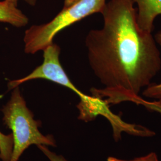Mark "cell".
<instances>
[{
	"mask_svg": "<svg viewBox=\"0 0 161 161\" xmlns=\"http://www.w3.org/2000/svg\"><path fill=\"white\" fill-rule=\"evenodd\" d=\"M101 14L102 28L90 31L85 43L90 66L104 88L90 92L116 104L152 84L161 70V53L152 33L139 27L132 0H110Z\"/></svg>",
	"mask_w": 161,
	"mask_h": 161,
	"instance_id": "cell-1",
	"label": "cell"
},
{
	"mask_svg": "<svg viewBox=\"0 0 161 161\" xmlns=\"http://www.w3.org/2000/svg\"><path fill=\"white\" fill-rule=\"evenodd\" d=\"M1 111L4 124L12 131L13 148L10 161H18L24 151L32 144L56 146L52 136H44L40 131L41 122L34 119L19 86L12 90L10 100Z\"/></svg>",
	"mask_w": 161,
	"mask_h": 161,
	"instance_id": "cell-2",
	"label": "cell"
},
{
	"mask_svg": "<svg viewBox=\"0 0 161 161\" xmlns=\"http://www.w3.org/2000/svg\"><path fill=\"white\" fill-rule=\"evenodd\" d=\"M106 0H78L63 10L51 21L33 25L26 29L23 38L25 52L34 54L53 43L55 36L63 29L92 14L103 10Z\"/></svg>",
	"mask_w": 161,
	"mask_h": 161,
	"instance_id": "cell-3",
	"label": "cell"
},
{
	"mask_svg": "<svg viewBox=\"0 0 161 161\" xmlns=\"http://www.w3.org/2000/svg\"><path fill=\"white\" fill-rule=\"evenodd\" d=\"M60 48L54 42L43 50L44 60L29 75L18 79L10 80L8 83V88L12 90L16 86L23 84L29 80L42 79L50 80L54 83L65 86L76 93L80 101L77 108L80 111L78 118L86 120L94 114L100 103V99L94 96H89L81 92L71 82L64 70L60 62Z\"/></svg>",
	"mask_w": 161,
	"mask_h": 161,
	"instance_id": "cell-4",
	"label": "cell"
},
{
	"mask_svg": "<svg viewBox=\"0 0 161 161\" xmlns=\"http://www.w3.org/2000/svg\"><path fill=\"white\" fill-rule=\"evenodd\" d=\"M137 6V22L145 32L152 33L156 18L161 15V0H132ZM157 44L161 47V31L155 36Z\"/></svg>",
	"mask_w": 161,
	"mask_h": 161,
	"instance_id": "cell-5",
	"label": "cell"
},
{
	"mask_svg": "<svg viewBox=\"0 0 161 161\" xmlns=\"http://www.w3.org/2000/svg\"><path fill=\"white\" fill-rule=\"evenodd\" d=\"M29 22L23 12L4 0L0 1V22L8 23L17 28L25 26Z\"/></svg>",
	"mask_w": 161,
	"mask_h": 161,
	"instance_id": "cell-6",
	"label": "cell"
},
{
	"mask_svg": "<svg viewBox=\"0 0 161 161\" xmlns=\"http://www.w3.org/2000/svg\"><path fill=\"white\" fill-rule=\"evenodd\" d=\"M13 148L12 134L6 135L0 131L1 159L2 161H10Z\"/></svg>",
	"mask_w": 161,
	"mask_h": 161,
	"instance_id": "cell-7",
	"label": "cell"
},
{
	"mask_svg": "<svg viewBox=\"0 0 161 161\" xmlns=\"http://www.w3.org/2000/svg\"><path fill=\"white\" fill-rule=\"evenodd\" d=\"M146 97L161 100V82L158 84H151L144 88L142 92Z\"/></svg>",
	"mask_w": 161,
	"mask_h": 161,
	"instance_id": "cell-8",
	"label": "cell"
},
{
	"mask_svg": "<svg viewBox=\"0 0 161 161\" xmlns=\"http://www.w3.org/2000/svg\"><path fill=\"white\" fill-rule=\"evenodd\" d=\"M37 147L50 161H68L62 156L58 155L56 153L50 151L47 146L39 145L37 146Z\"/></svg>",
	"mask_w": 161,
	"mask_h": 161,
	"instance_id": "cell-9",
	"label": "cell"
},
{
	"mask_svg": "<svg viewBox=\"0 0 161 161\" xmlns=\"http://www.w3.org/2000/svg\"><path fill=\"white\" fill-rule=\"evenodd\" d=\"M108 161H159V160L155 153L151 152L147 155L137 158L132 160H124L115 157H109Z\"/></svg>",
	"mask_w": 161,
	"mask_h": 161,
	"instance_id": "cell-10",
	"label": "cell"
},
{
	"mask_svg": "<svg viewBox=\"0 0 161 161\" xmlns=\"http://www.w3.org/2000/svg\"><path fill=\"white\" fill-rule=\"evenodd\" d=\"M148 109L149 110L155 112L161 115V100H155L150 102L148 105Z\"/></svg>",
	"mask_w": 161,
	"mask_h": 161,
	"instance_id": "cell-11",
	"label": "cell"
},
{
	"mask_svg": "<svg viewBox=\"0 0 161 161\" xmlns=\"http://www.w3.org/2000/svg\"><path fill=\"white\" fill-rule=\"evenodd\" d=\"M4 1L9 4H11L12 5L17 7V3L19 0H4ZM23 1L27 3L30 6H35L36 4V0H23Z\"/></svg>",
	"mask_w": 161,
	"mask_h": 161,
	"instance_id": "cell-12",
	"label": "cell"
},
{
	"mask_svg": "<svg viewBox=\"0 0 161 161\" xmlns=\"http://www.w3.org/2000/svg\"><path fill=\"white\" fill-rule=\"evenodd\" d=\"M78 0H64V7H68L69 6H71L74 3H75L76 1Z\"/></svg>",
	"mask_w": 161,
	"mask_h": 161,
	"instance_id": "cell-13",
	"label": "cell"
},
{
	"mask_svg": "<svg viewBox=\"0 0 161 161\" xmlns=\"http://www.w3.org/2000/svg\"><path fill=\"white\" fill-rule=\"evenodd\" d=\"M0 159H1V149H0Z\"/></svg>",
	"mask_w": 161,
	"mask_h": 161,
	"instance_id": "cell-14",
	"label": "cell"
}]
</instances>
